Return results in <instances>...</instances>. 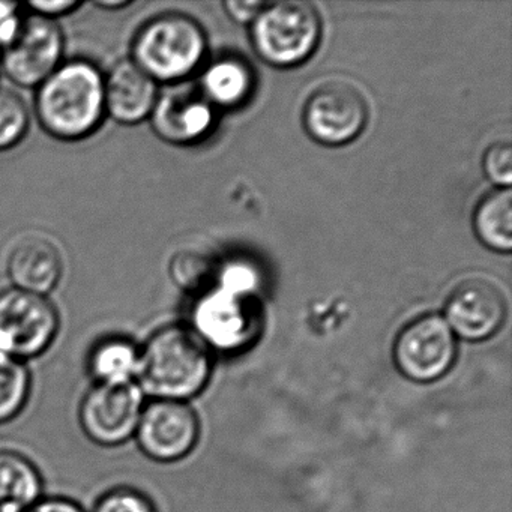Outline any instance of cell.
Returning <instances> with one entry per match:
<instances>
[{"label":"cell","mask_w":512,"mask_h":512,"mask_svg":"<svg viewBox=\"0 0 512 512\" xmlns=\"http://www.w3.org/2000/svg\"><path fill=\"white\" fill-rule=\"evenodd\" d=\"M160 89L130 58L104 73V106L107 118L124 127L149 121Z\"/></svg>","instance_id":"obj_15"},{"label":"cell","mask_w":512,"mask_h":512,"mask_svg":"<svg viewBox=\"0 0 512 512\" xmlns=\"http://www.w3.org/2000/svg\"><path fill=\"white\" fill-rule=\"evenodd\" d=\"M457 359V337L442 316L425 314L404 326L394 344L401 376L418 385L443 379Z\"/></svg>","instance_id":"obj_7"},{"label":"cell","mask_w":512,"mask_h":512,"mask_svg":"<svg viewBox=\"0 0 512 512\" xmlns=\"http://www.w3.org/2000/svg\"><path fill=\"white\" fill-rule=\"evenodd\" d=\"M32 389L34 376L29 364L0 353V425L10 424L25 412Z\"/></svg>","instance_id":"obj_20"},{"label":"cell","mask_w":512,"mask_h":512,"mask_svg":"<svg viewBox=\"0 0 512 512\" xmlns=\"http://www.w3.org/2000/svg\"><path fill=\"white\" fill-rule=\"evenodd\" d=\"M94 5L100 8V10L113 13V11H121L124 8L130 7V5H133V2H130V0H100V2H95Z\"/></svg>","instance_id":"obj_30"},{"label":"cell","mask_w":512,"mask_h":512,"mask_svg":"<svg viewBox=\"0 0 512 512\" xmlns=\"http://www.w3.org/2000/svg\"><path fill=\"white\" fill-rule=\"evenodd\" d=\"M206 55L202 26L181 13L148 20L131 41L130 59L157 85H173L194 73Z\"/></svg>","instance_id":"obj_3"},{"label":"cell","mask_w":512,"mask_h":512,"mask_svg":"<svg viewBox=\"0 0 512 512\" xmlns=\"http://www.w3.org/2000/svg\"><path fill=\"white\" fill-rule=\"evenodd\" d=\"M257 274L247 263H230L220 277V289L242 296L257 286Z\"/></svg>","instance_id":"obj_25"},{"label":"cell","mask_w":512,"mask_h":512,"mask_svg":"<svg viewBox=\"0 0 512 512\" xmlns=\"http://www.w3.org/2000/svg\"><path fill=\"white\" fill-rule=\"evenodd\" d=\"M82 7L83 4L77 0H32L23 5V8H26L32 16L55 20V22H58L61 17L76 13Z\"/></svg>","instance_id":"obj_27"},{"label":"cell","mask_w":512,"mask_h":512,"mask_svg":"<svg viewBox=\"0 0 512 512\" xmlns=\"http://www.w3.org/2000/svg\"><path fill=\"white\" fill-rule=\"evenodd\" d=\"M61 331L58 308L46 296L0 292V353L29 364L46 355Z\"/></svg>","instance_id":"obj_5"},{"label":"cell","mask_w":512,"mask_h":512,"mask_svg":"<svg viewBox=\"0 0 512 512\" xmlns=\"http://www.w3.org/2000/svg\"><path fill=\"white\" fill-rule=\"evenodd\" d=\"M200 439V419L185 401L146 400L134 442L148 460L160 464L187 458Z\"/></svg>","instance_id":"obj_9"},{"label":"cell","mask_w":512,"mask_h":512,"mask_svg":"<svg viewBox=\"0 0 512 512\" xmlns=\"http://www.w3.org/2000/svg\"><path fill=\"white\" fill-rule=\"evenodd\" d=\"M31 128V112L19 92L0 86V152L19 146Z\"/></svg>","instance_id":"obj_21"},{"label":"cell","mask_w":512,"mask_h":512,"mask_svg":"<svg viewBox=\"0 0 512 512\" xmlns=\"http://www.w3.org/2000/svg\"><path fill=\"white\" fill-rule=\"evenodd\" d=\"M484 172L493 184L509 188L512 182V151L509 143H496L487 149Z\"/></svg>","instance_id":"obj_24"},{"label":"cell","mask_w":512,"mask_h":512,"mask_svg":"<svg viewBox=\"0 0 512 512\" xmlns=\"http://www.w3.org/2000/svg\"><path fill=\"white\" fill-rule=\"evenodd\" d=\"M23 5L0 0V52L7 49L22 28Z\"/></svg>","instance_id":"obj_26"},{"label":"cell","mask_w":512,"mask_h":512,"mask_svg":"<svg viewBox=\"0 0 512 512\" xmlns=\"http://www.w3.org/2000/svg\"><path fill=\"white\" fill-rule=\"evenodd\" d=\"M44 496L40 467L22 452L0 449V512H28Z\"/></svg>","instance_id":"obj_17"},{"label":"cell","mask_w":512,"mask_h":512,"mask_svg":"<svg viewBox=\"0 0 512 512\" xmlns=\"http://www.w3.org/2000/svg\"><path fill=\"white\" fill-rule=\"evenodd\" d=\"M253 46L257 55L278 68L295 67L307 61L322 35L319 14L305 2L268 4L253 23Z\"/></svg>","instance_id":"obj_4"},{"label":"cell","mask_w":512,"mask_h":512,"mask_svg":"<svg viewBox=\"0 0 512 512\" xmlns=\"http://www.w3.org/2000/svg\"><path fill=\"white\" fill-rule=\"evenodd\" d=\"M368 109L362 95L346 83L317 89L304 110V125L311 139L326 146L355 140L367 124Z\"/></svg>","instance_id":"obj_10"},{"label":"cell","mask_w":512,"mask_h":512,"mask_svg":"<svg viewBox=\"0 0 512 512\" xmlns=\"http://www.w3.org/2000/svg\"><path fill=\"white\" fill-rule=\"evenodd\" d=\"M148 398L137 383L91 385L79 404L83 434L101 448H121L134 439Z\"/></svg>","instance_id":"obj_6"},{"label":"cell","mask_w":512,"mask_h":512,"mask_svg":"<svg viewBox=\"0 0 512 512\" xmlns=\"http://www.w3.org/2000/svg\"><path fill=\"white\" fill-rule=\"evenodd\" d=\"M202 89L209 103L232 109L247 100L253 89V74L245 62L220 59L203 74Z\"/></svg>","instance_id":"obj_18"},{"label":"cell","mask_w":512,"mask_h":512,"mask_svg":"<svg viewBox=\"0 0 512 512\" xmlns=\"http://www.w3.org/2000/svg\"><path fill=\"white\" fill-rule=\"evenodd\" d=\"M5 268L11 287L46 298L58 289L64 277L61 250L40 233H26L14 241Z\"/></svg>","instance_id":"obj_12"},{"label":"cell","mask_w":512,"mask_h":512,"mask_svg":"<svg viewBox=\"0 0 512 512\" xmlns=\"http://www.w3.org/2000/svg\"><path fill=\"white\" fill-rule=\"evenodd\" d=\"M142 346L125 335L100 338L86 356V373L92 385L136 383Z\"/></svg>","instance_id":"obj_16"},{"label":"cell","mask_w":512,"mask_h":512,"mask_svg":"<svg viewBox=\"0 0 512 512\" xmlns=\"http://www.w3.org/2000/svg\"><path fill=\"white\" fill-rule=\"evenodd\" d=\"M28 512H88L82 503L67 496H44Z\"/></svg>","instance_id":"obj_29"},{"label":"cell","mask_w":512,"mask_h":512,"mask_svg":"<svg viewBox=\"0 0 512 512\" xmlns=\"http://www.w3.org/2000/svg\"><path fill=\"white\" fill-rule=\"evenodd\" d=\"M265 2H254V0H229L224 4L227 14L238 23H254L266 8Z\"/></svg>","instance_id":"obj_28"},{"label":"cell","mask_w":512,"mask_h":512,"mask_svg":"<svg viewBox=\"0 0 512 512\" xmlns=\"http://www.w3.org/2000/svg\"><path fill=\"white\" fill-rule=\"evenodd\" d=\"M443 319L455 337L469 343L488 340L505 322V298L488 281L470 278L455 287L449 296Z\"/></svg>","instance_id":"obj_11"},{"label":"cell","mask_w":512,"mask_h":512,"mask_svg":"<svg viewBox=\"0 0 512 512\" xmlns=\"http://www.w3.org/2000/svg\"><path fill=\"white\" fill-rule=\"evenodd\" d=\"M65 61V34L55 20L28 14L7 49L0 52V70L13 85L37 89Z\"/></svg>","instance_id":"obj_8"},{"label":"cell","mask_w":512,"mask_h":512,"mask_svg":"<svg viewBox=\"0 0 512 512\" xmlns=\"http://www.w3.org/2000/svg\"><path fill=\"white\" fill-rule=\"evenodd\" d=\"M253 320L242 296L218 289L200 298L190 326L209 349L235 350L244 346L253 332ZM212 350V349H211Z\"/></svg>","instance_id":"obj_14"},{"label":"cell","mask_w":512,"mask_h":512,"mask_svg":"<svg viewBox=\"0 0 512 512\" xmlns=\"http://www.w3.org/2000/svg\"><path fill=\"white\" fill-rule=\"evenodd\" d=\"M149 122L155 136L164 142L188 146L209 133L214 124V110L203 95L173 89L158 95Z\"/></svg>","instance_id":"obj_13"},{"label":"cell","mask_w":512,"mask_h":512,"mask_svg":"<svg viewBox=\"0 0 512 512\" xmlns=\"http://www.w3.org/2000/svg\"><path fill=\"white\" fill-rule=\"evenodd\" d=\"M473 227L482 244L500 253L512 248V193L500 188L488 194L475 211Z\"/></svg>","instance_id":"obj_19"},{"label":"cell","mask_w":512,"mask_h":512,"mask_svg":"<svg viewBox=\"0 0 512 512\" xmlns=\"http://www.w3.org/2000/svg\"><path fill=\"white\" fill-rule=\"evenodd\" d=\"M35 118L47 136L82 142L104 124V73L88 59H67L37 88Z\"/></svg>","instance_id":"obj_1"},{"label":"cell","mask_w":512,"mask_h":512,"mask_svg":"<svg viewBox=\"0 0 512 512\" xmlns=\"http://www.w3.org/2000/svg\"><path fill=\"white\" fill-rule=\"evenodd\" d=\"M91 512H158L154 500L139 488L118 485L104 491L92 506Z\"/></svg>","instance_id":"obj_23"},{"label":"cell","mask_w":512,"mask_h":512,"mask_svg":"<svg viewBox=\"0 0 512 512\" xmlns=\"http://www.w3.org/2000/svg\"><path fill=\"white\" fill-rule=\"evenodd\" d=\"M142 346L136 383L148 400H193L212 376V350L185 325H167L149 335Z\"/></svg>","instance_id":"obj_2"},{"label":"cell","mask_w":512,"mask_h":512,"mask_svg":"<svg viewBox=\"0 0 512 512\" xmlns=\"http://www.w3.org/2000/svg\"><path fill=\"white\" fill-rule=\"evenodd\" d=\"M215 272L211 257L206 254L187 251L173 257L170 274L173 281L184 290H199L209 283Z\"/></svg>","instance_id":"obj_22"}]
</instances>
